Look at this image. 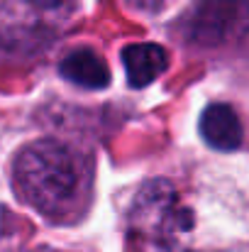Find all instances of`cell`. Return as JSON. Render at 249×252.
Segmentation results:
<instances>
[{"mask_svg":"<svg viewBox=\"0 0 249 252\" xmlns=\"http://www.w3.org/2000/svg\"><path fill=\"white\" fill-rule=\"evenodd\" d=\"M122 66H125L127 81L132 88H144L166 71L168 57H166L164 47L152 44V42L127 44L122 49Z\"/></svg>","mask_w":249,"mask_h":252,"instance_id":"cell-5","label":"cell"},{"mask_svg":"<svg viewBox=\"0 0 249 252\" xmlns=\"http://www.w3.org/2000/svg\"><path fill=\"white\" fill-rule=\"evenodd\" d=\"M200 135L213 150L232 152L242 145V123L230 105L213 103L200 115Z\"/></svg>","mask_w":249,"mask_h":252,"instance_id":"cell-4","label":"cell"},{"mask_svg":"<svg viewBox=\"0 0 249 252\" xmlns=\"http://www.w3.org/2000/svg\"><path fill=\"white\" fill-rule=\"evenodd\" d=\"M193 213L166 179L147 181L127 216V240L135 252H183Z\"/></svg>","mask_w":249,"mask_h":252,"instance_id":"cell-2","label":"cell"},{"mask_svg":"<svg viewBox=\"0 0 249 252\" xmlns=\"http://www.w3.org/2000/svg\"><path fill=\"white\" fill-rule=\"evenodd\" d=\"M15 191L52 220L79 216L90 191V167L59 140H37L20 150L12 164Z\"/></svg>","mask_w":249,"mask_h":252,"instance_id":"cell-1","label":"cell"},{"mask_svg":"<svg viewBox=\"0 0 249 252\" xmlns=\"http://www.w3.org/2000/svg\"><path fill=\"white\" fill-rule=\"evenodd\" d=\"M25 2L37 5V7H42V10H54V7L61 5V0H25Z\"/></svg>","mask_w":249,"mask_h":252,"instance_id":"cell-8","label":"cell"},{"mask_svg":"<svg viewBox=\"0 0 249 252\" xmlns=\"http://www.w3.org/2000/svg\"><path fill=\"white\" fill-rule=\"evenodd\" d=\"M59 74L71 84L93 91L110 84V69L93 49H74L71 54H66L59 66Z\"/></svg>","mask_w":249,"mask_h":252,"instance_id":"cell-6","label":"cell"},{"mask_svg":"<svg viewBox=\"0 0 249 252\" xmlns=\"http://www.w3.org/2000/svg\"><path fill=\"white\" fill-rule=\"evenodd\" d=\"M132 7H137V10H142V12H154V10H159L162 5H164L166 0H127Z\"/></svg>","mask_w":249,"mask_h":252,"instance_id":"cell-7","label":"cell"},{"mask_svg":"<svg viewBox=\"0 0 249 252\" xmlns=\"http://www.w3.org/2000/svg\"><path fill=\"white\" fill-rule=\"evenodd\" d=\"M181 32L200 47H220L249 34V0H195L181 20Z\"/></svg>","mask_w":249,"mask_h":252,"instance_id":"cell-3","label":"cell"}]
</instances>
